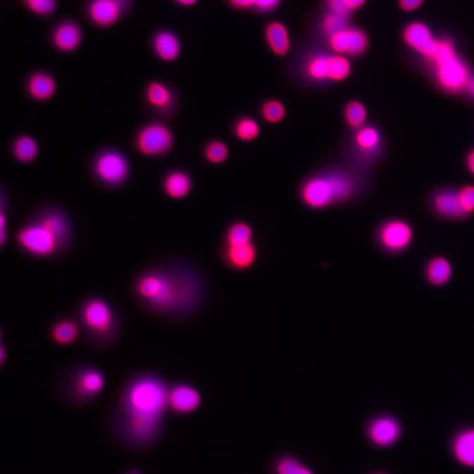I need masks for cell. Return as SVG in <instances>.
<instances>
[{
  "instance_id": "6da1fadb",
  "label": "cell",
  "mask_w": 474,
  "mask_h": 474,
  "mask_svg": "<svg viewBox=\"0 0 474 474\" xmlns=\"http://www.w3.org/2000/svg\"><path fill=\"white\" fill-rule=\"evenodd\" d=\"M133 294L146 311L168 320H184L204 308L209 285L197 266L173 261L139 274L134 281Z\"/></svg>"
},
{
  "instance_id": "7a4b0ae2",
  "label": "cell",
  "mask_w": 474,
  "mask_h": 474,
  "mask_svg": "<svg viewBox=\"0 0 474 474\" xmlns=\"http://www.w3.org/2000/svg\"><path fill=\"white\" fill-rule=\"evenodd\" d=\"M170 386L154 373H139L121 387L112 412V426L120 439L148 447L161 436L169 409Z\"/></svg>"
},
{
  "instance_id": "3957f363",
  "label": "cell",
  "mask_w": 474,
  "mask_h": 474,
  "mask_svg": "<svg viewBox=\"0 0 474 474\" xmlns=\"http://www.w3.org/2000/svg\"><path fill=\"white\" fill-rule=\"evenodd\" d=\"M356 181L348 170L338 166H326L303 182L299 197L303 204L315 210L343 204L354 197Z\"/></svg>"
},
{
  "instance_id": "277c9868",
  "label": "cell",
  "mask_w": 474,
  "mask_h": 474,
  "mask_svg": "<svg viewBox=\"0 0 474 474\" xmlns=\"http://www.w3.org/2000/svg\"><path fill=\"white\" fill-rule=\"evenodd\" d=\"M77 318L84 339L92 347L106 348L116 343L121 332V317L111 302L98 297L85 299L78 305Z\"/></svg>"
},
{
  "instance_id": "5b68a950",
  "label": "cell",
  "mask_w": 474,
  "mask_h": 474,
  "mask_svg": "<svg viewBox=\"0 0 474 474\" xmlns=\"http://www.w3.org/2000/svg\"><path fill=\"white\" fill-rule=\"evenodd\" d=\"M104 373L97 366L77 363L66 367L56 380L61 400L75 407H83L97 399L106 387Z\"/></svg>"
},
{
  "instance_id": "8992f818",
  "label": "cell",
  "mask_w": 474,
  "mask_h": 474,
  "mask_svg": "<svg viewBox=\"0 0 474 474\" xmlns=\"http://www.w3.org/2000/svg\"><path fill=\"white\" fill-rule=\"evenodd\" d=\"M429 60L433 63L437 83L444 90L449 92L465 91L472 75L449 39L438 40L436 51Z\"/></svg>"
},
{
  "instance_id": "52a82bcc",
  "label": "cell",
  "mask_w": 474,
  "mask_h": 474,
  "mask_svg": "<svg viewBox=\"0 0 474 474\" xmlns=\"http://www.w3.org/2000/svg\"><path fill=\"white\" fill-rule=\"evenodd\" d=\"M17 241L25 252L37 258H49L61 249L58 241L41 223L23 227Z\"/></svg>"
},
{
  "instance_id": "ba28073f",
  "label": "cell",
  "mask_w": 474,
  "mask_h": 474,
  "mask_svg": "<svg viewBox=\"0 0 474 474\" xmlns=\"http://www.w3.org/2000/svg\"><path fill=\"white\" fill-rule=\"evenodd\" d=\"M173 135L169 127L160 123L149 124L142 128L135 139V144L142 155H165L173 148Z\"/></svg>"
},
{
  "instance_id": "9c48e42d",
  "label": "cell",
  "mask_w": 474,
  "mask_h": 474,
  "mask_svg": "<svg viewBox=\"0 0 474 474\" xmlns=\"http://www.w3.org/2000/svg\"><path fill=\"white\" fill-rule=\"evenodd\" d=\"M96 175L106 185H118L127 180L130 173L126 156L116 151L99 155L94 163Z\"/></svg>"
},
{
  "instance_id": "30bf717a",
  "label": "cell",
  "mask_w": 474,
  "mask_h": 474,
  "mask_svg": "<svg viewBox=\"0 0 474 474\" xmlns=\"http://www.w3.org/2000/svg\"><path fill=\"white\" fill-rule=\"evenodd\" d=\"M328 44L335 54L358 56L368 49L369 39L359 28L348 26L328 37Z\"/></svg>"
},
{
  "instance_id": "8fae6325",
  "label": "cell",
  "mask_w": 474,
  "mask_h": 474,
  "mask_svg": "<svg viewBox=\"0 0 474 474\" xmlns=\"http://www.w3.org/2000/svg\"><path fill=\"white\" fill-rule=\"evenodd\" d=\"M202 401L201 392L190 384L178 382L170 386L169 409L174 414H192L201 408Z\"/></svg>"
},
{
  "instance_id": "7c38bea8",
  "label": "cell",
  "mask_w": 474,
  "mask_h": 474,
  "mask_svg": "<svg viewBox=\"0 0 474 474\" xmlns=\"http://www.w3.org/2000/svg\"><path fill=\"white\" fill-rule=\"evenodd\" d=\"M414 232L411 225L402 220H391L379 231L380 244L390 252H401L411 245Z\"/></svg>"
},
{
  "instance_id": "4fadbf2b",
  "label": "cell",
  "mask_w": 474,
  "mask_h": 474,
  "mask_svg": "<svg viewBox=\"0 0 474 474\" xmlns=\"http://www.w3.org/2000/svg\"><path fill=\"white\" fill-rule=\"evenodd\" d=\"M258 258V249L255 242L244 244H223L220 258L224 265L236 272H245L255 266Z\"/></svg>"
},
{
  "instance_id": "5bb4252c",
  "label": "cell",
  "mask_w": 474,
  "mask_h": 474,
  "mask_svg": "<svg viewBox=\"0 0 474 474\" xmlns=\"http://www.w3.org/2000/svg\"><path fill=\"white\" fill-rule=\"evenodd\" d=\"M401 427L398 420L390 416H379L370 420L366 428V436L370 443L386 448L397 443L401 437Z\"/></svg>"
},
{
  "instance_id": "9a60e30c",
  "label": "cell",
  "mask_w": 474,
  "mask_h": 474,
  "mask_svg": "<svg viewBox=\"0 0 474 474\" xmlns=\"http://www.w3.org/2000/svg\"><path fill=\"white\" fill-rule=\"evenodd\" d=\"M404 39L412 49L429 59L436 51L438 40L433 37L430 27L423 23H412L405 27Z\"/></svg>"
},
{
  "instance_id": "2e32d148",
  "label": "cell",
  "mask_w": 474,
  "mask_h": 474,
  "mask_svg": "<svg viewBox=\"0 0 474 474\" xmlns=\"http://www.w3.org/2000/svg\"><path fill=\"white\" fill-rule=\"evenodd\" d=\"M123 10L119 0H91L87 12L92 23L98 27H109L120 20Z\"/></svg>"
},
{
  "instance_id": "e0dca14e",
  "label": "cell",
  "mask_w": 474,
  "mask_h": 474,
  "mask_svg": "<svg viewBox=\"0 0 474 474\" xmlns=\"http://www.w3.org/2000/svg\"><path fill=\"white\" fill-rule=\"evenodd\" d=\"M77 318L70 316L60 317L51 324L49 336L59 347H69L77 341L81 332Z\"/></svg>"
},
{
  "instance_id": "ac0fdd59",
  "label": "cell",
  "mask_w": 474,
  "mask_h": 474,
  "mask_svg": "<svg viewBox=\"0 0 474 474\" xmlns=\"http://www.w3.org/2000/svg\"><path fill=\"white\" fill-rule=\"evenodd\" d=\"M303 74L313 84L333 83L332 55H316L306 61Z\"/></svg>"
},
{
  "instance_id": "d6986e66",
  "label": "cell",
  "mask_w": 474,
  "mask_h": 474,
  "mask_svg": "<svg viewBox=\"0 0 474 474\" xmlns=\"http://www.w3.org/2000/svg\"><path fill=\"white\" fill-rule=\"evenodd\" d=\"M81 28L73 21H66L55 28L52 41L58 51L66 53L73 52L80 47L82 42Z\"/></svg>"
},
{
  "instance_id": "ffe728a7",
  "label": "cell",
  "mask_w": 474,
  "mask_h": 474,
  "mask_svg": "<svg viewBox=\"0 0 474 474\" xmlns=\"http://www.w3.org/2000/svg\"><path fill=\"white\" fill-rule=\"evenodd\" d=\"M265 37L270 51L277 56L287 55L291 49L289 31L280 21L274 20L267 25Z\"/></svg>"
},
{
  "instance_id": "44dd1931",
  "label": "cell",
  "mask_w": 474,
  "mask_h": 474,
  "mask_svg": "<svg viewBox=\"0 0 474 474\" xmlns=\"http://www.w3.org/2000/svg\"><path fill=\"white\" fill-rule=\"evenodd\" d=\"M152 44L156 55L165 62H173L180 55V39L172 32L166 30L158 32L153 38Z\"/></svg>"
},
{
  "instance_id": "7402d4cb",
  "label": "cell",
  "mask_w": 474,
  "mask_h": 474,
  "mask_svg": "<svg viewBox=\"0 0 474 474\" xmlns=\"http://www.w3.org/2000/svg\"><path fill=\"white\" fill-rule=\"evenodd\" d=\"M451 449L459 463L466 468H474V428L459 433L452 442Z\"/></svg>"
},
{
  "instance_id": "603a6c76",
  "label": "cell",
  "mask_w": 474,
  "mask_h": 474,
  "mask_svg": "<svg viewBox=\"0 0 474 474\" xmlns=\"http://www.w3.org/2000/svg\"><path fill=\"white\" fill-rule=\"evenodd\" d=\"M380 144L381 135L379 130L367 125L355 130L352 137V145L356 152L363 156L373 155L379 149Z\"/></svg>"
},
{
  "instance_id": "cb8c5ba5",
  "label": "cell",
  "mask_w": 474,
  "mask_h": 474,
  "mask_svg": "<svg viewBox=\"0 0 474 474\" xmlns=\"http://www.w3.org/2000/svg\"><path fill=\"white\" fill-rule=\"evenodd\" d=\"M433 205L437 213L444 218L458 219L466 216L459 201L458 192H438L435 196Z\"/></svg>"
},
{
  "instance_id": "d4e9b609",
  "label": "cell",
  "mask_w": 474,
  "mask_h": 474,
  "mask_svg": "<svg viewBox=\"0 0 474 474\" xmlns=\"http://www.w3.org/2000/svg\"><path fill=\"white\" fill-rule=\"evenodd\" d=\"M28 94L35 101H45L51 99L56 91V83L51 75L37 73L27 81Z\"/></svg>"
},
{
  "instance_id": "484cf974",
  "label": "cell",
  "mask_w": 474,
  "mask_h": 474,
  "mask_svg": "<svg viewBox=\"0 0 474 474\" xmlns=\"http://www.w3.org/2000/svg\"><path fill=\"white\" fill-rule=\"evenodd\" d=\"M191 177L187 173L175 170L163 180V190L169 197L180 199L187 197L192 190Z\"/></svg>"
},
{
  "instance_id": "4316f807",
  "label": "cell",
  "mask_w": 474,
  "mask_h": 474,
  "mask_svg": "<svg viewBox=\"0 0 474 474\" xmlns=\"http://www.w3.org/2000/svg\"><path fill=\"white\" fill-rule=\"evenodd\" d=\"M452 275V267L448 259L437 256L431 259L426 267L428 281L434 286L441 287L447 284Z\"/></svg>"
},
{
  "instance_id": "83f0119b",
  "label": "cell",
  "mask_w": 474,
  "mask_h": 474,
  "mask_svg": "<svg viewBox=\"0 0 474 474\" xmlns=\"http://www.w3.org/2000/svg\"><path fill=\"white\" fill-rule=\"evenodd\" d=\"M273 474H316L313 470L294 455L284 454L275 459Z\"/></svg>"
},
{
  "instance_id": "f1b7e54d",
  "label": "cell",
  "mask_w": 474,
  "mask_h": 474,
  "mask_svg": "<svg viewBox=\"0 0 474 474\" xmlns=\"http://www.w3.org/2000/svg\"><path fill=\"white\" fill-rule=\"evenodd\" d=\"M41 223L56 238L63 249L69 239V226L66 218L58 213H51L42 218Z\"/></svg>"
},
{
  "instance_id": "f546056e",
  "label": "cell",
  "mask_w": 474,
  "mask_h": 474,
  "mask_svg": "<svg viewBox=\"0 0 474 474\" xmlns=\"http://www.w3.org/2000/svg\"><path fill=\"white\" fill-rule=\"evenodd\" d=\"M145 94L149 104L158 109L169 108L173 101V95L169 87L159 82L149 84Z\"/></svg>"
},
{
  "instance_id": "4dcf8cb0",
  "label": "cell",
  "mask_w": 474,
  "mask_h": 474,
  "mask_svg": "<svg viewBox=\"0 0 474 474\" xmlns=\"http://www.w3.org/2000/svg\"><path fill=\"white\" fill-rule=\"evenodd\" d=\"M260 126L255 119L249 116L239 118L234 124L233 133L239 141L249 142L256 140L260 135Z\"/></svg>"
},
{
  "instance_id": "1f68e13d",
  "label": "cell",
  "mask_w": 474,
  "mask_h": 474,
  "mask_svg": "<svg viewBox=\"0 0 474 474\" xmlns=\"http://www.w3.org/2000/svg\"><path fill=\"white\" fill-rule=\"evenodd\" d=\"M251 242H254L251 227L246 223L237 222L227 230L223 244H244Z\"/></svg>"
},
{
  "instance_id": "d6a6232c",
  "label": "cell",
  "mask_w": 474,
  "mask_h": 474,
  "mask_svg": "<svg viewBox=\"0 0 474 474\" xmlns=\"http://www.w3.org/2000/svg\"><path fill=\"white\" fill-rule=\"evenodd\" d=\"M38 154V146L33 138L23 135L14 142L13 155L21 163L33 162Z\"/></svg>"
},
{
  "instance_id": "836d02e7",
  "label": "cell",
  "mask_w": 474,
  "mask_h": 474,
  "mask_svg": "<svg viewBox=\"0 0 474 474\" xmlns=\"http://www.w3.org/2000/svg\"><path fill=\"white\" fill-rule=\"evenodd\" d=\"M344 120L348 126L354 131L366 126L367 110L365 105L358 101L349 102L344 108Z\"/></svg>"
},
{
  "instance_id": "e575fe53",
  "label": "cell",
  "mask_w": 474,
  "mask_h": 474,
  "mask_svg": "<svg viewBox=\"0 0 474 474\" xmlns=\"http://www.w3.org/2000/svg\"><path fill=\"white\" fill-rule=\"evenodd\" d=\"M229 147L225 142L220 140L209 142L204 149V156L206 161L213 165H220L226 161L229 156Z\"/></svg>"
},
{
  "instance_id": "d590c367",
  "label": "cell",
  "mask_w": 474,
  "mask_h": 474,
  "mask_svg": "<svg viewBox=\"0 0 474 474\" xmlns=\"http://www.w3.org/2000/svg\"><path fill=\"white\" fill-rule=\"evenodd\" d=\"M261 115L266 121L276 124L282 121L286 116L287 110L282 102L277 99H269L261 106Z\"/></svg>"
},
{
  "instance_id": "8d00e7d4",
  "label": "cell",
  "mask_w": 474,
  "mask_h": 474,
  "mask_svg": "<svg viewBox=\"0 0 474 474\" xmlns=\"http://www.w3.org/2000/svg\"><path fill=\"white\" fill-rule=\"evenodd\" d=\"M349 18L329 12L323 18V30L327 37L348 27Z\"/></svg>"
},
{
  "instance_id": "74e56055",
  "label": "cell",
  "mask_w": 474,
  "mask_h": 474,
  "mask_svg": "<svg viewBox=\"0 0 474 474\" xmlns=\"http://www.w3.org/2000/svg\"><path fill=\"white\" fill-rule=\"evenodd\" d=\"M27 5L32 13L40 16H49L56 9V0H30Z\"/></svg>"
},
{
  "instance_id": "f35d334b",
  "label": "cell",
  "mask_w": 474,
  "mask_h": 474,
  "mask_svg": "<svg viewBox=\"0 0 474 474\" xmlns=\"http://www.w3.org/2000/svg\"><path fill=\"white\" fill-rule=\"evenodd\" d=\"M459 201L466 215L474 212V185H466L458 192Z\"/></svg>"
},
{
  "instance_id": "ab89813d",
  "label": "cell",
  "mask_w": 474,
  "mask_h": 474,
  "mask_svg": "<svg viewBox=\"0 0 474 474\" xmlns=\"http://www.w3.org/2000/svg\"><path fill=\"white\" fill-rule=\"evenodd\" d=\"M326 3L331 13L347 18L350 17L352 13L344 0H326Z\"/></svg>"
},
{
  "instance_id": "60d3db41",
  "label": "cell",
  "mask_w": 474,
  "mask_h": 474,
  "mask_svg": "<svg viewBox=\"0 0 474 474\" xmlns=\"http://www.w3.org/2000/svg\"><path fill=\"white\" fill-rule=\"evenodd\" d=\"M281 0H255L254 8L261 13H270L280 5Z\"/></svg>"
},
{
  "instance_id": "b9f144b4",
  "label": "cell",
  "mask_w": 474,
  "mask_h": 474,
  "mask_svg": "<svg viewBox=\"0 0 474 474\" xmlns=\"http://www.w3.org/2000/svg\"><path fill=\"white\" fill-rule=\"evenodd\" d=\"M423 2L424 0H399V5L406 12H413V11L418 9Z\"/></svg>"
},
{
  "instance_id": "7bdbcfd3",
  "label": "cell",
  "mask_w": 474,
  "mask_h": 474,
  "mask_svg": "<svg viewBox=\"0 0 474 474\" xmlns=\"http://www.w3.org/2000/svg\"><path fill=\"white\" fill-rule=\"evenodd\" d=\"M231 6L238 10H248L254 7L255 0H227Z\"/></svg>"
},
{
  "instance_id": "ee69618b",
  "label": "cell",
  "mask_w": 474,
  "mask_h": 474,
  "mask_svg": "<svg viewBox=\"0 0 474 474\" xmlns=\"http://www.w3.org/2000/svg\"><path fill=\"white\" fill-rule=\"evenodd\" d=\"M351 12L358 10L366 5L367 0H344Z\"/></svg>"
},
{
  "instance_id": "f6af8a7d",
  "label": "cell",
  "mask_w": 474,
  "mask_h": 474,
  "mask_svg": "<svg viewBox=\"0 0 474 474\" xmlns=\"http://www.w3.org/2000/svg\"><path fill=\"white\" fill-rule=\"evenodd\" d=\"M466 166L470 173H472L474 176V149L466 156Z\"/></svg>"
},
{
  "instance_id": "bcb514c9",
  "label": "cell",
  "mask_w": 474,
  "mask_h": 474,
  "mask_svg": "<svg viewBox=\"0 0 474 474\" xmlns=\"http://www.w3.org/2000/svg\"><path fill=\"white\" fill-rule=\"evenodd\" d=\"M465 91L468 92L470 97L474 99V76H471V77L469 78Z\"/></svg>"
},
{
  "instance_id": "7dc6e473",
  "label": "cell",
  "mask_w": 474,
  "mask_h": 474,
  "mask_svg": "<svg viewBox=\"0 0 474 474\" xmlns=\"http://www.w3.org/2000/svg\"><path fill=\"white\" fill-rule=\"evenodd\" d=\"M175 1L182 6L190 7L194 6L198 0H175Z\"/></svg>"
},
{
  "instance_id": "c3c4849f",
  "label": "cell",
  "mask_w": 474,
  "mask_h": 474,
  "mask_svg": "<svg viewBox=\"0 0 474 474\" xmlns=\"http://www.w3.org/2000/svg\"><path fill=\"white\" fill-rule=\"evenodd\" d=\"M6 358H7V352L6 351L5 347H4V344H2V348H1V363H2V365H4V363H5Z\"/></svg>"
},
{
  "instance_id": "681fc988",
  "label": "cell",
  "mask_w": 474,
  "mask_h": 474,
  "mask_svg": "<svg viewBox=\"0 0 474 474\" xmlns=\"http://www.w3.org/2000/svg\"><path fill=\"white\" fill-rule=\"evenodd\" d=\"M374 474H386V473H374Z\"/></svg>"
},
{
  "instance_id": "f907efd6",
  "label": "cell",
  "mask_w": 474,
  "mask_h": 474,
  "mask_svg": "<svg viewBox=\"0 0 474 474\" xmlns=\"http://www.w3.org/2000/svg\"><path fill=\"white\" fill-rule=\"evenodd\" d=\"M130 474H139V473H130Z\"/></svg>"
},
{
  "instance_id": "816d5d0a",
  "label": "cell",
  "mask_w": 474,
  "mask_h": 474,
  "mask_svg": "<svg viewBox=\"0 0 474 474\" xmlns=\"http://www.w3.org/2000/svg\"><path fill=\"white\" fill-rule=\"evenodd\" d=\"M25 1H26V3H27V1H30V0H25Z\"/></svg>"
}]
</instances>
